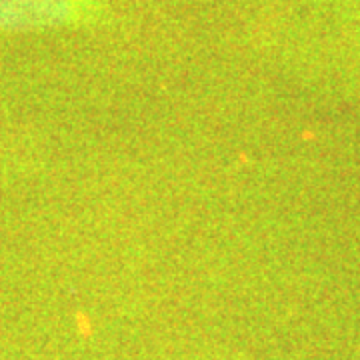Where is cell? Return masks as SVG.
Listing matches in <instances>:
<instances>
[{
	"mask_svg": "<svg viewBox=\"0 0 360 360\" xmlns=\"http://www.w3.org/2000/svg\"><path fill=\"white\" fill-rule=\"evenodd\" d=\"M92 0H0V30H34L92 18Z\"/></svg>",
	"mask_w": 360,
	"mask_h": 360,
	"instance_id": "cell-1",
	"label": "cell"
}]
</instances>
